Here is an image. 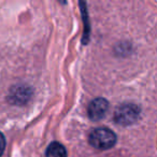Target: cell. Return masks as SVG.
I'll use <instances>...</instances> for the list:
<instances>
[{"label":"cell","mask_w":157,"mask_h":157,"mask_svg":"<svg viewBox=\"0 0 157 157\" xmlns=\"http://www.w3.org/2000/svg\"><path fill=\"white\" fill-rule=\"evenodd\" d=\"M88 141L95 148L108 150L116 143V136L109 128H96L90 133Z\"/></svg>","instance_id":"6da1fadb"},{"label":"cell","mask_w":157,"mask_h":157,"mask_svg":"<svg viewBox=\"0 0 157 157\" xmlns=\"http://www.w3.org/2000/svg\"><path fill=\"white\" fill-rule=\"evenodd\" d=\"M140 116V108L135 103H123L114 112V121L118 125L129 126L138 121Z\"/></svg>","instance_id":"7a4b0ae2"},{"label":"cell","mask_w":157,"mask_h":157,"mask_svg":"<svg viewBox=\"0 0 157 157\" xmlns=\"http://www.w3.org/2000/svg\"><path fill=\"white\" fill-rule=\"evenodd\" d=\"M88 116L93 121H100L109 111V102L105 98H96L88 105Z\"/></svg>","instance_id":"3957f363"},{"label":"cell","mask_w":157,"mask_h":157,"mask_svg":"<svg viewBox=\"0 0 157 157\" xmlns=\"http://www.w3.org/2000/svg\"><path fill=\"white\" fill-rule=\"evenodd\" d=\"M46 157H67V151L65 146L59 142H52L48 145L45 153Z\"/></svg>","instance_id":"277c9868"},{"label":"cell","mask_w":157,"mask_h":157,"mask_svg":"<svg viewBox=\"0 0 157 157\" xmlns=\"http://www.w3.org/2000/svg\"><path fill=\"white\" fill-rule=\"evenodd\" d=\"M29 95H30V94H29V92H28V90H27V88L18 87V88H16L15 92L11 95V97H12V99H13L14 102L23 103V102H25V101H27Z\"/></svg>","instance_id":"5b68a950"},{"label":"cell","mask_w":157,"mask_h":157,"mask_svg":"<svg viewBox=\"0 0 157 157\" xmlns=\"http://www.w3.org/2000/svg\"><path fill=\"white\" fill-rule=\"evenodd\" d=\"M5 147H6V138L2 133L0 132V157L2 156L3 152H5Z\"/></svg>","instance_id":"8992f818"}]
</instances>
